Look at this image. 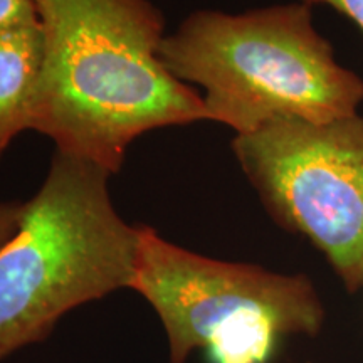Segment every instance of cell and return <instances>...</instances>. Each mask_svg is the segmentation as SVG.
Segmentation results:
<instances>
[{
	"instance_id": "cell-7",
	"label": "cell",
	"mask_w": 363,
	"mask_h": 363,
	"mask_svg": "<svg viewBox=\"0 0 363 363\" xmlns=\"http://www.w3.org/2000/svg\"><path fill=\"white\" fill-rule=\"evenodd\" d=\"M38 21L33 0H0V33Z\"/></svg>"
},
{
	"instance_id": "cell-5",
	"label": "cell",
	"mask_w": 363,
	"mask_h": 363,
	"mask_svg": "<svg viewBox=\"0 0 363 363\" xmlns=\"http://www.w3.org/2000/svg\"><path fill=\"white\" fill-rule=\"evenodd\" d=\"M233 150L276 224L310 240L348 291L363 288V116L274 121Z\"/></svg>"
},
{
	"instance_id": "cell-4",
	"label": "cell",
	"mask_w": 363,
	"mask_h": 363,
	"mask_svg": "<svg viewBox=\"0 0 363 363\" xmlns=\"http://www.w3.org/2000/svg\"><path fill=\"white\" fill-rule=\"evenodd\" d=\"M131 291L165 331L169 363L201 350L207 363H271L288 337H316L325 306L305 274L220 261L138 225Z\"/></svg>"
},
{
	"instance_id": "cell-8",
	"label": "cell",
	"mask_w": 363,
	"mask_h": 363,
	"mask_svg": "<svg viewBox=\"0 0 363 363\" xmlns=\"http://www.w3.org/2000/svg\"><path fill=\"white\" fill-rule=\"evenodd\" d=\"M22 202L0 201V247L12 238L21 219Z\"/></svg>"
},
{
	"instance_id": "cell-6",
	"label": "cell",
	"mask_w": 363,
	"mask_h": 363,
	"mask_svg": "<svg viewBox=\"0 0 363 363\" xmlns=\"http://www.w3.org/2000/svg\"><path fill=\"white\" fill-rule=\"evenodd\" d=\"M43 62L39 21L0 33V157L17 135L30 130Z\"/></svg>"
},
{
	"instance_id": "cell-9",
	"label": "cell",
	"mask_w": 363,
	"mask_h": 363,
	"mask_svg": "<svg viewBox=\"0 0 363 363\" xmlns=\"http://www.w3.org/2000/svg\"><path fill=\"white\" fill-rule=\"evenodd\" d=\"M306 6H328L335 11L342 12L348 19H352L363 30V0H299Z\"/></svg>"
},
{
	"instance_id": "cell-2",
	"label": "cell",
	"mask_w": 363,
	"mask_h": 363,
	"mask_svg": "<svg viewBox=\"0 0 363 363\" xmlns=\"http://www.w3.org/2000/svg\"><path fill=\"white\" fill-rule=\"evenodd\" d=\"M158 56L175 79L203 89L208 120L238 135L284 120L331 123L363 103V79L338 65L303 2L195 11L163 38Z\"/></svg>"
},
{
	"instance_id": "cell-1",
	"label": "cell",
	"mask_w": 363,
	"mask_h": 363,
	"mask_svg": "<svg viewBox=\"0 0 363 363\" xmlns=\"http://www.w3.org/2000/svg\"><path fill=\"white\" fill-rule=\"evenodd\" d=\"M44 34L30 130L56 152L118 174L138 136L208 120L202 94L158 56L165 21L150 0H33Z\"/></svg>"
},
{
	"instance_id": "cell-3",
	"label": "cell",
	"mask_w": 363,
	"mask_h": 363,
	"mask_svg": "<svg viewBox=\"0 0 363 363\" xmlns=\"http://www.w3.org/2000/svg\"><path fill=\"white\" fill-rule=\"evenodd\" d=\"M111 174L54 153L17 230L0 247V362L43 342L62 316L130 289L138 225L113 206Z\"/></svg>"
}]
</instances>
